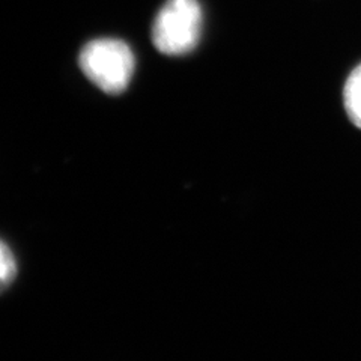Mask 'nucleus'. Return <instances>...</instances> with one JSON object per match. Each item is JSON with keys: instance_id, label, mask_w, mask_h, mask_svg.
I'll use <instances>...</instances> for the list:
<instances>
[{"instance_id": "obj_1", "label": "nucleus", "mask_w": 361, "mask_h": 361, "mask_svg": "<svg viewBox=\"0 0 361 361\" xmlns=\"http://www.w3.org/2000/svg\"><path fill=\"white\" fill-rule=\"evenodd\" d=\"M78 66L90 83L107 95H121L128 89L135 58L130 45L116 38L89 41L78 54Z\"/></svg>"}, {"instance_id": "obj_2", "label": "nucleus", "mask_w": 361, "mask_h": 361, "mask_svg": "<svg viewBox=\"0 0 361 361\" xmlns=\"http://www.w3.org/2000/svg\"><path fill=\"white\" fill-rule=\"evenodd\" d=\"M202 8L197 0H167L152 25L155 49L167 56H184L196 49L202 35Z\"/></svg>"}, {"instance_id": "obj_3", "label": "nucleus", "mask_w": 361, "mask_h": 361, "mask_svg": "<svg viewBox=\"0 0 361 361\" xmlns=\"http://www.w3.org/2000/svg\"><path fill=\"white\" fill-rule=\"evenodd\" d=\"M343 104L349 121L361 128V63L349 74L345 83Z\"/></svg>"}, {"instance_id": "obj_4", "label": "nucleus", "mask_w": 361, "mask_h": 361, "mask_svg": "<svg viewBox=\"0 0 361 361\" xmlns=\"http://www.w3.org/2000/svg\"><path fill=\"white\" fill-rule=\"evenodd\" d=\"M17 259L9 245L0 240V292L6 290L17 277Z\"/></svg>"}]
</instances>
